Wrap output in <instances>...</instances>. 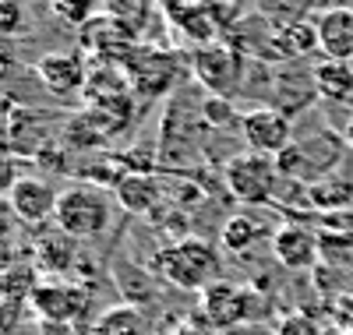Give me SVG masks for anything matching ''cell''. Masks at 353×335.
<instances>
[{
  "label": "cell",
  "mask_w": 353,
  "mask_h": 335,
  "mask_svg": "<svg viewBox=\"0 0 353 335\" xmlns=\"http://www.w3.org/2000/svg\"><path fill=\"white\" fill-rule=\"evenodd\" d=\"M201 314L216 328H233L251 318V293L233 286L226 279H216L212 286L201 290Z\"/></svg>",
  "instance_id": "9c48e42d"
},
{
  "label": "cell",
  "mask_w": 353,
  "mask_h": 335,
  "mask_svg": "<svg viewBox=\"0 0 353 335\" xmlns=\"http://www.w3.org/2000/svg\"><path fill=\"white\" fill-rule=\"evenodd\" d=\"M311 201L321 208H346L353 201V176H325L311 184Z\"/></svg>",
  "instance_id": "ac0fdd59"
},
{
  "label": "cell",
  "mask_w": 353,
  "mask_h": 335,
  "mask_svg": "<svg viewBox=\"0 0 353 335\" xmlns=\"http://www.w3.org/2000/svg\"><path fill=\"white\" fill-rule=\"evenodd\" d=\"M39 286H43V279H39V268L32 261H11L4 272H0V296H4L8 303H14V307L32 303Z\"/></svg>",
  "instance_id": "9a60e30c"
},
{
  "label": "cell",
  "mask_w": 353,
  "mask_h": 335,
  "mask_svg": "<svg viewBox=\"0 0 353 335\" xmlns=\"http://www.w3.org/2000/svg\"><path fill=\"white\" fill-rule=\"evenodd\" d=\"M276 335H318V332H314V325H311L304 314H290V318L279 321Z\"/></svg>",
  "instance_id": "7402d4cb"
},
{
  "label": "cell",
  "mask_w": 353,
  "mask_h": 335,
  "mask_svg": "<svg viewBox=\"0 0 353 335\" xmlns=\"http://www.w3.org/2000/svg\"><path fill=\"white\" fill-rule=\"evenodd\" d=\"M53 223L71 240H96L113 223V198L92 184H71L57 198Z\"/></svg>",
  "instance_id": "7a4b0ae2"
},
{
  "label": "cell",
  "mask_w": 353,
  "mask_h": 335,
  "mask_svg": "<svg viewBox=\"0 0 353 335\" xmlns=\"http://www.w3.org/2000/svg\"><path fill=\"white\" fill-rule=\"evenodd\" d=\"M21 176H25V163L14 156V148H0V198H8Z\"/></svg>",
  "instance_id": "44dd1931"
},
{
  "label": "cell",
  "mask_w": 353,
  "mask_h": 335,
  "mask_svg": "<svg viewBox=\"0 0 353 335\" xmlns=\"http://www.w3.org/2000/svg\"><path fill=\"white\" fill-rule=\"evenodd\" d=\"M88 303H92V296H88L85 286H74V283H64V279H50L36 290L32 311L46 325H78L88 314Z\"/></svg>",
  "instance_id": "52a82bcc"
},
{
  "label": "cell",
  "mask_w": 353,
  "mask_h": 335,
  "mask_svg": "<svg viewBox=\"0 0 353 335\" xmlns=\"http://www.w3.org/2000/svg\"><path fill=\"white\" fill-rule=\"evenodd\" d=\"M149 268L176 290H205L216 283V272H219V254L209 247L205 240L198 236H184V240H173L163 243V247L152 254Z\"/></svg>",
  "instance_id": "6da1fadb"
},
{
  "label": "cell",
  "mask_w": 353,
  "mask_h": 335,
  "mask_svg": "<svg viewBox=\"0 0 353 335\" xmlns=\"http://www.w3.org/2000/svg\"><path fill=\"white\" fill-rule=\"evenodd\" d=\"M36 78L53 96H68V92H78L88 74H85V64L74 53H46L36 64Z\"/></svg>",
  "instance_id": "7c38bea8"
},
{
  "label": "cell",
  "mask_w": 353,
  "mask_h": 335,
  "mask_svg": "<svg viewBox=\"0 0 353 335\" xmlns=\"http://www.w3.org/2000/svg\"><path fill=\"white\" fill-rule=\"evenodd\" d=\"M272 251H276V258H279L283 268L301 272V268H311L314 258H318V236L311 230L297 226V223H286L272 236Z\"/></svg>",
  "instance_id": "8fae6325"
},
{
  "label": "cell",
  "mask_w": 353,
  "mask_h": 335,
  "mask_svg": "<svg viewBox=\"0 0 353 335\" xmlns=\"http://www.w3.org/2000/svg\"><path fill=\"white\" fill-rule=\"evenodd\" d=\"M11 261H14V258H11V247H4V243H0V272H4Z\"/></svg>",
  "instance_id": "d4e9b609"
},
{
  "label": "cell",
  "mask_w": 353,
  "mask_h": 335,
  "mask_svg": "<svg viewBox=\"0 0 353 335\" xmlns=\"http://www.w3.org/2000/svg\"><path fill=\"white\" fill-rule=\"evenodd\" d=\"M241 134L244 145L258 156H283V152L293 145V124H290V113L276 110V106H258L251 113L241 116Z\"/></svg>",
  "instance_id": "8992f818"
},
{
  "label": "cell",
  "mask_w": 353,
  "mask_h": 335,
  "mask_svg": "<svg viewBox=\"0 0 353 335\" xmlns=\"http://www.w3.org/2000/svg\"><path fill=\"white\" fill-rule=\"evenodd\" d=\"M96 4L99 0H50L53 14L64 25H74V28H85V25L96 21Z\"/></svg>",
  "instance_id": "ffe728a7"
},
{
  "label": "cell",
  "mask_w": 353,
  "mask_h": 335,
  "mask_svg": "<svg viewBox=\"0 0 353 335\" xmlns=\"http://www.w3.org/2000/svg\"><path fill=\"white\" fill-rule=\"evenodd\" d=\"M318 53L329 60H353V4H332L318 11Z\"/></svg>",
  "instance_id": "30bf717a"
},
{
  "label": "cell",
  "mask_w": 353,
  "mask_h": 335,
  "mask_svg": "<svg viewBox=\"0 0 353 335\" xmlns=\"http://www.w3.org/2000/svg\"><path fill=\"white\" fill-rule=\"evenodd\" d=\"M258 236H261V226H258L254 219L233 216V219H226V226H223V247L233 251V254H244Z\"/></svg>",
  "instance_id": "d6986e66"
},
{
  "label": "cell",
  "mask_w": 353,
  "mask_h": 335,
  "mask_svg": "<svg viewBox=\"0 0 353 335\" xmlns=\"http://www.w3.org/2000/svg\"><path fill=\"white\" fill-rule=\"evenodd\" d=\"M96 335H152V332H149V321H145V314L138 307L121 303V307H110L99 314Z\"/></svg>",
  "instance_id": "e0dca14e"
},
{
  "label": "cell",
  "mask_w": 353,
  "mask_h": 335,
  "mask_svg": "<svg viewBox=\"0 0 353 335\" xmlns=\"http://www.w3.org/2000/svg\"><path fill=\"white\" fill-rule=\"evenodd\" d=\"M57 198H61V191H57L50 180H43V176H21L14 184V191L8 194V205H11L18 223L43 226V223H53Z\"/></svg>",
  "instance_id": "ba28073f"
},
{
  "label": "cell",
  "mask_w": 353,
  "mask_h": 335,
  "mask_svg": "<svg viewBox=\"0 0 353 335\" xmlns=\"http://www.w3.org/2000/svg\"><path fill=\"white\" fill-rule=\"evenodd\" d=\"M191 71H194L198 85L209 96L230 99L241 88V78H244V53L233 46L230 39L205 43V46H198L191 53Z\"/></svg>",
  "instance_id": "277c9868"
},
{
  "label": "cell",
  "mask_w": 353,
  "mask_h": 335,
  "mask_svg": "<svg viewBox=\"0 0 353 335\" xmlns=\"http://www.w3.org/2000/svg\"><path fill=\"white\" fill-rule=\"evenodd\" d=\"M14 314H18V307H14V303H8L4 296H0V335H4V332L14 325Z\"/></svg>",
  "instance_id": "603a6c76"
},
{
  "label": "cell",
  "mask_w": 353,
  "mask_h": 335,
  "mask_svg": "<svg viewBox=\"0 0 353 335\" xmlns=\"http://www.w3.org/2000/svg\"><path fill=\"white\" fill-rule=\"evenodd\" d=\"M117 198L128 212H149L159 201V184L145 173H128L117 180Z\"/></svg>",
  "instance_id": "2e32d148"
},
{
  "label": "cell",
  "mask_w": 353,
  "mask_h": 335,
  "mask_svg": "<svg viewBox=\"0 0 353 335\" xmlns=\"http://www.w3.org/2000/svg\"><path fill=\"white\" fill-rule=\"evenodd\" d=\"M265 4H279V0H265Z\"/></svg>",
  "instance_id": "83f0119b"
},
{
  "label": "cell",
  "mask_w": 353,
  "mask_h": 335,
  "mask_svg": "<svg viewBox=\"0 0 353 335\" xmlns=\"http://www.w3.org/2000/svg\"><path fill=\"white\" fill-rule=\"evenodd\" d=\"M350 64H353V60H350Z\"/></svg>",
  "instance_id": "f546056e"
},
{
  "label": "cell",
  "mask_w": 353,
  "mask_h": 335,
  "mask_svg": "<svg viewBox=\"0 0 353 335\" xmlns=\"http://www.w3.org/2000/svg\"><path fill=\"white\" fill-rule=\"evenodd\" d=\"M223 180H226V191L241 205H265L276 198L283 173H279L276 159L258 156V152H244V156H233L226 163Z\"/></svg>",
  "instance_id": "5b68a950"
},
{
  "label": "cell",
  "mask_w": 353,
  "mask_h": 335,
  "mask_svg": "<svg viewBox=\"0 0 353 335\" xmlns=\"http://www.w3.org/2000/svg\"><path fill=\"white\" fill-rule=\"evenodd\" d=\"M8 68H11V57H8V50H4V46H0V74H4Z\"/></svg>",
  "instance_id": "4316f807"
},
{
  "label": "cell",
  "mask_w": 353,
  "mask_h": 335,
  "mask_svg": "<svg viewBox=\"0 0 353 335\" xmlns=\"http://www.w3.org/2000/svg\"><path fill=\"white\" fill-rule=\"evenodd\" d=\"M343 152H346V141L339 134L314 131L307 138H297L283 156H276V166H279L283 176L304 180V184H318V180H325L343 163Z\"/></svg>",
  "instance_id": "3957f363"
},
{
  "label": "cell",
  "mask_w": 353,
  "mask_h": 335,
  "mask_svg": "<svg viewBox=\"0 0 353 335\" xmlns=\"http://www.w3.org/2000/svg\"><path fill=\"white\" fill-rule=\"evenodd\" d=\"M11 216H14V212H11V205H8V198H0V230H4V226L11 223Z\"/></svg>",
  "instance_id": "cb8c5ba5"
},
{
  "label": "cell",
  "mask_w": 353,
  "mask_h": 335,
  "mask_svg": "<svg viewBox=\"0 0 353 335\" xmlns=\"http://www.w3.org/2000/svg\"><path fill=\"white\" fill-rule=\"evenodd\" d=\"M276 50L279 60H304L311 53H318V28L314 18H297V21H283L276 25Z\"/></svg>",
  "instance_id": "5bb4252c"
},
{
  "label": "cell",
  "mask_w": 353,
  "mask_h": 335,
  "mask_svg": "<svg viewBox=\"0 0 353 335\" xmlns=\"http://www.w3.org/2000/svg\"><path fill=\"white\" fill-rule=\"evenodd\" d=\"M311 81H314V92L329 103H350L353 99V64L350 60H329V57L314 60Z\"/></svg>",
  "instance_id": "4fadbf2b"
},
{
  "label": "cell",
  "mask_w": 353,
  "mask_h": 335,
  "mask_svg": "<svg viewBox=\"0 0 353 335\" xmlns=\"http://www.w3.org/2000/svg\"><path fill=\"white\" fill-rule=\"evenodd\" d=\"M343 141H346V148H353V116L346 120V128H343Z\"/></svg>",
  "instance_id": "484cf974"
},
{
  "label": "cell",
  "mask_w": 353,
  "mask_h": 335,
  "mask_svg": "<svg viewBox=\"0 0 353 335\" xmlns=\"http://www.w3.org/2000/svg\"><path fill=\"white\" fill-rule=\"evenodd\" d=\"M223 4H233V0H223Z\"/></svg>",
  "instance_id": "f1b7e54d"
}]
</instances>
